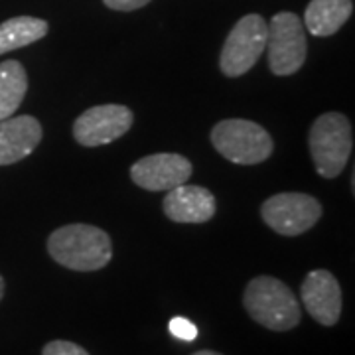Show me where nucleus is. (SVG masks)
Listing matches in <instances>:
<instances>
[{"mask_svg":"<svg viewBox=\"0 0 355 355\" xmlns=\"http://www.w3.org/2000/svg\"><path fill=\"white\" fill-rule=\"evenodd\" d=\"M48 253L58 265L77 272L99 270L111 263V237L95 225L71 223L55 229L48 237Z\"/></svg>","mask_w":355,"mask_h":355,"instance_id":"1","label":"nucleus"},{"mask_svg":"<svg viewBox=\"0 0 355 355\" xmlns=\"http://www.w3.org/2000/svg\"><path fill=\"white\" fill-rule=\"evenodd\" d=\"M243 306L257 324L286 331L300 324V304L294 292L275 277H257L243 294Z\"/></svg>","mask_w":355,"mask_h":355,"instance_id":"2","label":"nucleus"},{"mask_svg":"<svg viewBox=\"0 0 355 355\" xmlns=\"http://www.w3.org/2000/svg\"><path fill=\"white\" fill-rule=\"evenodd\" d=\"M308 142L318 174L330 180L338 178L354 148V135L347 116L342 113H326L318 116L310 128Z\"/></svg>","mask_w":355,"mask_h":355,"instance_id":"3","label":"nucleus"},{"mask_svg":"<svg viewBox=\"0 0 355 355\" xmlns=\"http://www.w3.org/2000/svg\"><path fill=\"white\" fill-rule=\"evenodd\" d=\"M211 144L229 162L253 166L265 162L272 154L268 130L247 119H227L211 128Z\"/></svg>","mask_w":355,"mask_h":355,"instance_id":"4","label":"nucleus"},{"mask_svg":"<svg viewBox=\"0 0 355 355\" xmlns=\"http://www.w3.org/2000/svg\"><path fill=\"white\" fill-rule=\"evenodd\" d=\"M268 67L275 76H292L306 62V32L302 20L292 12H279L266 24Z\"/></svg>","mask_w":355,"mask_h":355,"instance_id":"5","label":"nucleus"},{"mask_svg":"<svg viewBox=\"0 0 355 355\" xmlns=\"http://www.w3.org/2000/svg\"><path fill=\"white\" fill-rule=\"evenodd\" d=\"M265 50L266 20L259 14H247L229 32L219 55V67L227 77H239L259 62Z\"/></svg>","mask_w":355,"mask_h":355,"instance_id":"6","label":"nucleus"},{"mask_svg":"<svg viewBox=\"0 0 355 355\" xmlns=\"http://www.w3.org/2000/svg\"><path fill=\"white\" fill-rule=\"evenodd\" d=\"M261 216L266 225L279 235L296 237L316 225L322 217V203L308 193L284 191L263 203Z\"/></svg>","mask_w":355,"mask_h":355,"instance_id":"7","label":"nucleus"},{"mask_svg":"<svg viewBox=\"0 0 355 355\" xmlns=\"http://www.w3.org/2000/svg\"><path fill=\"white\" fill-rule=\"evenodd\" d=\"M132 111L125 105H99L81 113L73 123V139L87 148L125 137L132 127Z\"/></svg>","mask_w":355,"mask_h":355,"instance_id":"8","label":"nucleus"},{"mask_svg":"<svg viewBox=\"0 0 355 355\" xmlns=\"http://www.w3.org/2000/svg\"><path fill=\"white\" fill-rule=\"evenodd\" d=\"M191 176V162L182 154L144 156L130 168L132 182L142 190L168 191L186 184Z\"/></svg>","mask_w":355,"mask_h":355,"instance_id":"9","label":"nucleus"},{"mask_svg":"<svg viewBox=\"0 0 355 355\" xmlns=\"http://www.w3.org/2000/svg\"><path fill=\"white\" fill-rule=\"evenodd\" d=\"M300 296L308 314L322 326H336L342 316V288L330 270H312L302 282Z\"/></svg>","mask_w":355,"mask_h":355,"instance_id":"10","label":"nucleus"},{"mask_svg":"<svg viewBox=\"0 0 355 355\" xmlns=\"http://www.w3.org/2000/svg\"><path fill=\"white\" fill-rule=\"evenodd\" d=\"M162 207L176 223H205L216 216V198L202 186L182 184L168 190Z\"/></svg>","mask_w":355,"mask_h":355,"instance_id":"11","label":"nucleus"},{"mask_svg":"<svg viewBox=\"0 0 355 355\" xmlns=\"http://www.w3.org/2000/svg\"><path fill=\"white\" fill-rule=\"evenodd\" d=\"M42 140V125L30 114L8 116L0 121V166L24 160Z\"/></svg>","mask_w":355,"mask_h":355,"instance_id":"12","label":"nucleus"},{"mask_svg":"<svg viewBox=\"0 0 355 355\" xmlns=\"http://www.w3.org/2000/svg\"><path fill=\"white\" fill-rule=\"evenodd\" d=\"M352 12V0H310L304 12V26L312 36L326 38L336 34L349 20Z\"/></svg>","mask_w":355,"mask_h":355,"instance_id":"13","label":"nucleus"},{"mask_svg":"<svg viewBox=\"0 0 355 355\" xmlns=\"http://www.w3.org/2000/svg\"><path fill=\"white\" fill-rule=\"evenodd\" d=\"M48 34V22L34 16H16L0 24V55L26 48Z\"/></svg>","mask_w":355,"mask_h":355,"instance_id":"14","label":"nucleus"},{"mask_svg":"<svg viewBox=\"0 0 355 355\" xmlns=\"http://www.w3.org/2000/svg\"><path fill=\"white\" fill-rule=\"evenodd\" d=\"M28 91V76L20 62L8 60L0 64V121L12 116L22 105Z\"/></svg>","mask_w":355,"mask_h":355,"instance_id":"15","label":"nucleus"},{"mask_svg":"<svg viewBox=\"0 0 355 355\" xmlns=\"http://www.w3.org/2000/svg\"><path fill=\"white\" fill-rule=\"evenodd\" d=\"M168 330H170V334H172L176 340H182V342H193V340L198 338V326H196L193 322H190L188 318H172Z\"/></svg>","mask_w":355,"mask_h":355,"instance_id":"16","label":"nucleus"},{"mask_svg":"<svg viewBox=\"0 0 355 355\" xmlns=\"http://www.w3.org/2000/svg\"><path fill=\"white\" fill-rule=\"evenodd\" d=\"M42 355H89L81 345L73 342H65V340H55L50 342L44 349Z\"/></svg>","mask_w":355,"mask_h":355,"instance_id":"17","label":"nucleus"},{"mask_svg":"<svg viewBox=\"0 0 355 355\" xmlns=\"http://www.w3.org/2000/svg\"><path fill=\"white\" fill-rule=\"evenodd\" d=\"M107 8L111 10H121V12H130V10H139L142 6H146L150 0H103Z\"/></svg>","mask_w":355,"mask_h":355,"instance_id":"18","label":"nucleus"},{"mask_svg":"<svg viewBox=\"0 0 355 355\" xmlns=\"http://www.w3.org/2000/svg\"><path fill=\"white\" fill-rule=\"evenodd\" d=\"M191 355H221V354L211 352V349H202V352H196V354H191Z\"/></svg>","mask_w":355,"mask_h":355,"instance_id":"19","label":"nucleus"},{"mask_svg":"<svg viewBox=\"0 0 355 355\" xmlns=\"http://www.w3.org/2000/svg\"><path fill=\"white\" fill-rule=\"evenodd\" d=\"M2 296H4V280L0 277V300H2Z\"/></svg>","mask_w":355,"mask_h":355,"instance_id":"20","label":"nucleus"}]
</instances>
